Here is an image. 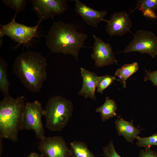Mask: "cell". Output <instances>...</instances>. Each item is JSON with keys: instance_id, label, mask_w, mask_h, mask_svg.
Listing matches in <instances>:
<instances>
[{"instance_id": "1", "label": "cell", "mask_w": 157, "mask_h": 157, "mask_svg": "<svg viewBox=\"0 0 157 157\" xmlns=\"http://www.w3.org/2000/svg\"><path fill=\"white\" fill-rule=\"evenodd\" d=\"M47 66L46 59L40 53L28 51L21 53L15 58L13 70L26 88L38 92L47 79Z\"/></svg>"}, {"instance_id": "2", "label": "cell", "mask_w": 157, "mask_h": 157, "mask_svg": "<svg viewBox=\"0 0 157 157\" xmlns=\"http://www.w3.org/2000/svg\"><path fill=\"white\" fill-rule=\"evenodd\" d=\"M88 35L76 31L74 25L60 20L54 22L47 36L46 45L53 53L70 54L77 59Z\"/></svg>"}, {"instance_id": "3", "label": "cell", "mask_w": 157, "mask_h": 157, "mask_svg": "<svg viewBox=\"0 0 157 157\" xmlns=\"http://www.w3.org/2000/svg\"><path fill=\"white\" fill-rule=\"evenodd\" d=\"M22 96L14 98L4 97L0 101V138L18 141L21 130L26 102Z\"/></svg>"}, {"instance_id": "4", "label": "cell", "mask_w": 157, "mask_h": 157, "mask_svg": "<svg viewBox=\"0 0 157 157\" xmlns=\"http://www.w3.org/2000/svg\"><path fill=\"white\" fill-rule=\"evenodd\" d=\"M73 109L72 102L65 98L58 95L51 97L43 109L46 128L53 131H62L71 119Z\"/></svg>"}, {"instance_id": "5", "label": "cell", "mask_w": 157, "mask_h": 157, "mask_svg": "<svg viewBox=\"0 0 157 157\" xmlns=\"http://www.w3.org/2000/svg\"><path fill=\"white\" fill-rule=\"evenodd\" d=\"M15 13L11 20L0 27V45H2L3 37L7 36L19 44H26L36 36L39 26L41 21L39 20L34 26H26L15 21Z\"/></svg>"}, {"instance_id": "6", "label": "cell", "mask_w": 157, "mask_h": 157, "mask_svg": "<svg viewBox=\"0 0 157 157\" xmlns=\"http://www.w3.org/2000/svg\"><path fill=\"white\" fill-rule=\"evenodd\" d=\"M43 109L41 103L38 101L26 102L21 130H33L36 137L40 140L45 136L42 120Z\"/></svg>"}, {"instance_id": "7", "label": "cell", "mask_w": 157, "mask_h": 157, "mask_svg": "<svg viewBox=\"0 0 157 157\" xmlns=\"http://www.w3.org/2000/svg\"><path fill=\"white\" fill-rule=\"evenodd\" d=\"M123 51L147 53L154 58L157 55V37L151 31L138 30Z\"/></svg>"}, {"instance_id": "8", "label": "cell", "mask_w": 157, "mask_h": 157, "mask_svg": "<svg viewBox=\"0 0 157 157\" xmlns=\"http://www.w3.org/2000/svg\"><path fill=\"white\" fill-rule=\"evenodd\" d=\"M38 149L42 157H70L71 154L65 141L61 137L44 136L39 143Z\"/></svg>"}, {"instance_id": "9", "label": "cell", "mask_w": 157, "mask_h": 157, "mask_svg": "<svg viewBox=\"0 0 157 157\" xmlns=\"http://www.w3.org/2000/svg\"><path fill=\"white\" fill-rule=\"evenodd\" d=\"M33 9L41 22L60 15L68 8L66 0H33Z\"/></svg>"}, {"instance_id": "10", "label": "cell", "mask_w": 157, "mask_h": 157, "mask_svg": "<svg viewBox=\"0 0 157 157\" xmlns=\"http://www.w3.org/2000/svg\"><path fill=\"white\" fill-rule=\"evenodd\" d=\"M94 43L91 58L97 67H102L117 63L110 44L104 42L100 38L93 35Z\"/></svg>"}, {"instance_id": "11", "label": "cell", "mask_w": 157, "mask_h": 157, "mask_svg": "<svg viewBox=\"0 0 157 157\" xmlns=\"http://www.w3.org/2000/svg\"><path fill=\"white\" fill-rule=\"evenodd\" d=\"M106 32L110 36H121L129 31L132 22L129 14L124 11L116 12L107 20Z\"/></svg>"}, {"instance_id": "12", "label": "cell", "mask_w": 157, "mask_h": 157, "mask_svg": "<svg viewBox=\"0 0 157 157\" xmlns=\"http://www.w3.org/2000/svg\"><path fill=\"white\" fill-rule=\"evenodd\" d=\"M74 1L75 12L89 25L93 27H97L101 22L106 21L107 20L104 19L107 13L106 11L96 10L87 6L79 0Z\"/></svg>"}, {"instance_id": "13", "label": "cell", "mask_w": 157, "mask_h": 157, "mask_svg": "<svg viewBox=\"0 0 157 157\" xmlns=\"http://www.w3.org/2000/svg\"><path fill=\"white\" fill-rule=\"evenodd\" d=\"M80 72L83 79V85L78 94L85 98H89L96 100L95 93L98 76L95 73L83 67L81 68Z\"/></svg>"}, {"instance_id": "14", "label": "cell", "mask_w": 157, "mask_h": 157, "mask_svg": "<svg viewBox=\"0 0 157 157\" xmlns=\"http://www.w3.org/2000/svg\"><path fill=\"white\" fill-rule=\"evenodd\" d=\"M116 129L119 136H123L126 141L132 143L142 129H138L133 125V121H126L119 118L115 121Z\"/></svg>"}, {"instance_id": "15", "label": "cell", "mask_w": 157, "mask_h": 157, "mask_svg": "<svg viewBox=\"0 0 157 157\" xmlns=\"http://www.w3.org/2000/svg\"><path fill=\"white\" fill-rule=\"evenodd\" d=\"M141 11L144 16L152 18L156 17L155 12L157 10V0H138L135 8L130 13L135 10Z\"/></svg>"}, {"instance_id": "16", "label": "cell", "mask_w": 157, "mask_h": 157, "mask_svg": "<svg viewBox=\"0 0 157 157\" xmlns=\"http://www.w3.org/2000/svg\"><path fill=\"white\" fill-rule=\"evenodd\" d=\"M117 105L113 99H110L106 97L104 104L97 108L95 111L99 113L101 119L105 122L110 118L116 116V112L117 110Z\"/></svg>"}, {"instance_id": "17", "label": "cell", "mask_w": 157, "mask_h": 157, "mask_svg": "<svg viewBox=\"0 0 157 157\" xmlns=\"http://www.w3.org/2000/svg\"><path fill=\"white\" fill-rule=\"evenodd\" d=\"M139 66L137 62L130 64H124L115 71V75L120 79L121 83H122L123 87L126 88L127 79L138 70Z\"/></svg>"}, {"instance_id": "18", "label": "cell", "mask_w": 157, "mask_h": 157, "mask_svg": "<svg viewBox=\"0 0 157 157\" xmlns=\"http://www.w3.org/2000/svg\"><path fill=\"white\" fill-rule=\"evenodd\" d=\"M70 146L72 157H95L83 142L74 141L70 143Z\"/></svg>"}, {"instance_id": "19", "label": "cell", "mask_w": 157, "mask_h": 157, "mask_svg": "<svg viewBox=\"0 0 157 157\" xmlns=\"http://www.w3.org/2000/svg\"><path fill=\"white\" fill-rule=\"evenodd\" d=\"M7 63L6 61L0 58V90L4 97H9L10 83L8 77Z\"/></svg>"}, {"instance_id": "20", "label": "cell", "mask_w": 157, "mask_h": 157, "mask_svg": "<svg viewBox=\"0 0 157 157\" xmlns=\"http://www.w3.org/2000/svg\"><path fill=\"white\" fill-rule=\"evenodd\" d=\"M116 79L115 76L107 74L98 76L96 84L97 91L102 94L104 90L111 85Z\"/></svg>"}, {"instance_id": "21", "label": "cell", "mask_w": 157, "mask_h": 157, "mask_svg": "<svg viewBox=\"0 0 157 157\" xmlns=\"http://www.w3.org/2000/svg\"><path fill=\"white\" fill-rule=\"evenodd\" d=\"M137 142L136 145L139 147L145 148H150L153 145L157 146V133H154L151 136L141 138L138 136L136 138Z\"/></svg>"}, {"instance_id": "22", "label": "cell", "mask_w": 157, "mask_h": 157, "mask_svg": "<svg viewBox=\"0 0 157 157\" xmlns=\"http://www.w3.org/2000/svg\"><path fill=\"white\" fill-rule=\"evenodd\" d=\"M2 1L6 6L15 11L16 13L22 10L27 3L25 0H3Z\"/></svg>"}, {"instance_id": "23", "label": "cell", "mask_w": 157, "mask_h": 157, "mask_svg": "<svg viewBox=\"0 0 157 157\" xmlns=\"http://www.w3.org/2000/svg\"><path fill=\"white\" fill-rule=\"evenodd\" d=\"M103 155L106 157H122L116 151L113 140H111L106 146L103 148Z\"/></svg>"}, {"instance_id": "24", "label": "cell", "mask_w": 157, "mask_h": 157, "mask_svg": "<svg viewBox=\"0 0 157 157\" xmlns=\"http://www.w3.org/2000/svg\"><path fill=\"white\" fill-rule=\"evenodd\" d=\"M146 75L144 77V81H151L154 85L157 86V71L149 72L146 70Z\"/></svg>"}, {"instance_id": "25", "label": "cell", "mask_w": 157, "mask_h": 157, "mask_svg": "<svg viewBox=\"0 0 157 157\" xmlns=\"http://www.w3.org/2000/svg\"><path fill=\"white\" fill-rule=\"evenodd\" d=\"M138 157H157V153L151 150L150 148H146L141 150Z\"/></svg>"}, {"instance_id": "26", "label": "cell", "mask_w": 157, "mask_h": 157, "mask_svg": "<svg viewBox=\"0 0 157 157\" xmlns=\"http://www.w3.org/2000/svg\"><path fill=\"white\" fill-rule=\"evenodd\" d=\"M25 157H42L41 155L38 153L33 152L30 153L29 155Z\"/></svg>"}, {"instance_id": "27", "label": "cell", "mask_w": 157, "mask_h": 157, "mask_svg": "<svg viewBox=\"0 0 157 157\" xmlns=\"http://www.w3.org/2000/svg\"><path fill=\"white\" fill-rule=\"evenodd\" d=\"M3 141L2 138H0V156L1 155L3 151Z\"/></svg>"}]
</instances>
